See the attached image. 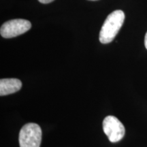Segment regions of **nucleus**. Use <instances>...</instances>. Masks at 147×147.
Here are the masks:
<instances>
[{
  "label": "nucleus",
  "instance_id": "obj_2",
  "mask_svg": "<svg viewBox=\"0 0 147 147\" xmlns=\"http://www.w3.org/2000/svg\"><path fill=\"white\" fill-rule=\"evenodd\" d=\"M20 147H40L42 129L36 123H27L21 128L18 136Z\"/></svg>",
  "mask_w": 147,
  "mask_h": 147
},
{
  "label": "nucleus",
  "instance_id": "obj_1",
  "mask_svg": "<svg viewBox=\"0 0 147 147\" xmlns=\"http://www.w3.org/2000/svg\"><path fill=\"white\" fill-rule=\"evenodd\" d=\"M125 14L122 10H117L110 13L103 24L100 32V42L108 44L115 39L123 25Z\"/></svg>",
  "mask_w": 147,
  "mask_h": 147
},
{
  "label": "nucleus",
  "instance_id": "obj_6",
  "mask_svg": "<svg viewBox=\"0 0 147 147\" xmlns=\"http://www.w3.org/2000/svg\"><path fill=\"white\" fill-rule=\"evenodd\" d=\"M40 3H49L52 1H54V0H38Z\"/></svg>",
  "mask_w": 147,
  "mask_h": 147
},
{
  "label": "nucleus",
  "instance_id": "obj_5",
  "mask_svg": "<svg viewBox=\"0 0 147 147\" xmlns=\"http://www.w3.org/2000/svg\"><path fill=\"white\" fill-rule=\"evenodd\" d=\"M22 82L17 78H3L0 80V95H10L19 91Z\"/></svg>",
  "mask_w": 147,
  "mask_h": 147
},
{
  "label": "nucleus",
  "instance_id": "obj_3",
  "mask_svg": "<svg viewBox=\"0 0 147 147\" xmlns=\"http://www.w3.org/2000/svg\"><path fill=\"white\" fill-rule=\"evenodd\" d=\"M102 127L110 142H119L124 137L125 129L122 123L114 116H108L103 121Z\"/></svg>",
  "mask_w": 147,
  "mask_h": 147
},
{
  "label": "nucleus",
  "instance_id": "obj_4",
  "mask_svg": "<svg viewBox=\"0 0 147 147\" xmlns=\"http://www.w3.org/2000/svg\"><path fill=\"white\" fill-rule=\"evenodd\" d=\"M32 27V24L27 20L13 19L6 21L0 29L1 36L4 38H12L25 34Z\"/></svg>",
  "mask_w": 147,
  "mask_h": 147
},
{
  "label": "nucleus",
  "instance_id": "obj_8",
  "mask_svg": "<svg viewBox=\"0 0 147 147\" xmlns=\"http://www.w3.org/2000/svg\"><path fill=\"white\" fill-rule=\"evenodd\" d=\"M89 1H97V0H89Z\"/></svg>",
  "mask_w": 147,
  "mask_h": 147
},
{
  "label": "nucleus",
  "instance_id": "obj_7",
  "mask_svg": "<svg viewBox=\"0 0 147 147\" xmlns=\"http://www.w3.org/2000/svg\"><path fill=\"white\" fill-rule=\"evenodd\" d=\"M144 45H145V47H146V49H147V32L146 35H145V38H144Z\"/></svg>",
  "mask_w": 147,
  "mask_h": 147
}]
</instances>
